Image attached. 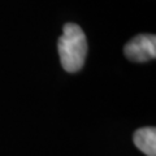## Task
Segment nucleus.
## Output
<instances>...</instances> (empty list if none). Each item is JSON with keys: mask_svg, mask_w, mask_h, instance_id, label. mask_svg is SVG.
<instances>
[{"mask_svg": "<svg viewBox=\"0 0 156 156\" xmlns=\"http://www.w3.org/2000/svg\"><path fill=\"white\" fill-rule=\"evenodd\" d=\"M134 144L147 156H156V129L142 128L134 133Z\"/></svg>", "mask_w": 156, "mask_h": 156, "instance_id": "nucleus-3", "label": "nucleus"}, {"mask_svg": "<svg viewBox=\"0 0 156 156\" xmlns=\"http://www.w3.org/2000/svg\"><path fill=\"white\" fill-rule=\"evenodd\" d=\"M125 56L131 61L144 62L156 57V37L150 34L136 35L125 46Z\"/></svg>", "mask_w": 156, "mask_h": 156, "instance_id": "nucleus-2", "label": "nucleus"}, {"mask_svg": "<svg viewBox=\"0 0 156 156\" xmlns=\"http://www.w3.org/2000/svg\"><path fill=\"white\" fill-rule=\"evenodd\" d=\"M62 68L76 73L82 69L87 55V41L83 30L76 23H66L57 43Z\"/></svg>", "mask_w": 156, "mask_h": 156, "instance_id": "nucleus-1", "label": "nucleus"}]
</instances>
